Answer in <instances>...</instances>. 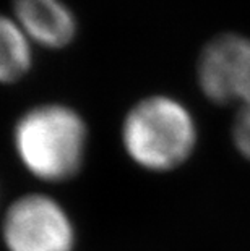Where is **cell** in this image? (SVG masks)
I'll list each match as a JSON object with an SVG mask.
<instances>
[{
    "label": "cell",
    "mask_w": 250,
    "mask_h": 251,
    "mask_svg": "<svg viewBox=\"0 0 250 251\" xmlns=\"http://www.w3.org/2000/svg\"><path fill=\"white\" fill-rule=\"evenodd\" d=\"M13 144L31 175L49 183L77 177L88 149V126L75 109L49 102L26 110L15 124Z\"/></svg>",
    "instance_id": "1"
},
{
    "label": "cell",
    "mask_w": 250,
    "mask_h": 251,
    "mask_svg": "<svg viewBox=\"0 0 250 251\" xmlns=\"http://www.w3.org/2000/svg\"><path fill=\"white\" fill-rule=\"evenodd\" d=\"M122 144L132 161L150 172H169L190 159L198 141L194 115L164 94L143 98L122 122Z\"/></svg>",
    "instance_id": "2"
},
{
    "label": "cell",
    "mask_w": 250,
    "mask_h": 251,
    "mask_svg": "<svg viewBox=\"0 0 250 251\" xmlns=\"http://www.w3.org/2000/svg\"><path fill=\"white\" fill-rule=\"evenodd\" d=\"M2 238L8 251H73L77 245L65 207L42 193L23 195L8 206Z\"/></svg>",
    "instance_id": "3"
},
{
    "label": "cell",
    "mask_w": 250,
    "mask_h": 251,
    "mask_svg": "<svg viewBox=\"0 0 250 251\" xmlns=\"http://www.w3.org/2000/svg\"><path fill=\"white\" fill-rule=\"evenodd\" d=\"M196 81L213 104H239L250 88V37L239 33L211 37L198 55Z\"/></svg>",
    "instance_id": "4"
},
{
    "label": "cell",
    "mask_w": 250,
    "mask_h": 251,
    "mask_svg": "<svg viewBox=\"0 0 250 251\" xmlns=\"http://www.w3.org/2000/svg\"><path fill=\"white\" fill-rule=\"evenodd\" d=\"M13 18L31 42L63 49L75 39L78 23L63 0H12Z\"/></svg>",
    "instance_id": "5"
},
{
    "label": "cell",
    "mask_w": 250,
    "mask_h": 251,
    "mask_svg": "<svg viewBox=\"0 0 250 251\" xmlns=\"http://www.w3.org/2000/svg\"><path fill=\"white\" fill-rule=\"evenodd\" d=\"M33 42L17 20L0 15V83L12 84L25 78L33 65Z\"/></svg>",
    "instance_id": "6"
},
{
    "label": "cell",
    "mask_w": 250,
    "mask_h": 251,
    "mask_svg": "<svg viewBox=\"0 0 250 251\" xmlns=\"http://www.w3.org/2000/svg\"><path fill=\"white\" fill-rule=\"evenodd\" d=\"M232 141L239 154L250 161V88L237 104L232 122Z\"/></svg>",
    "instance_id": "7"
}]
</instances>
